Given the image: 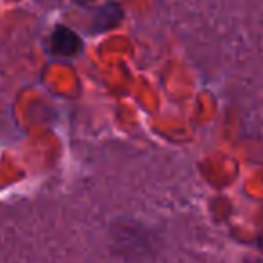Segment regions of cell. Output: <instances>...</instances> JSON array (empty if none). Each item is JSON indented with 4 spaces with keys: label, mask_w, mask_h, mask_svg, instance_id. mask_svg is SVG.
<instances>
[{
    "label": "cell",
    "mask_w": 263,
    "mask_h": 263,
    "mask_svg": "<svg viewBox=\"0 0 263 263\" xmlns=\"http://www.w3.org/2000/svg\"><path fill=\"white\" fill-rule=\"evenodd\" d=\"M50 54L61 59H73L84 50V42L68 25L58 24L49 36Z\"/></svg>",
    "instance_id": "obj_1"
},
{
    "label": "cell",
    "mask_w": 263,
    "mask_h": 263,
    "mask_svg": "<svg viewBox=\"0 0 263 263\" xmlns=\"http://www.w3.org/2000/svg\"><path fill=\"white\" fill-rule=\"evenodd\" d=\"M124 20V9L118 2H106L91 11L90 34H102L111 29L118 27Z\"/></svg>",
    "instance_id": "obj_2"
},
{
    "label": "cell",
    "mask_w": 263,
    "mask_h": 263,
    "mask_svg": "<svg viewBox=\"0 0 263 263\" xmlns=\"http://www.w3.org/2000/svg\"><path fill=\"white\" fill-rule=\"evenodd\" d=\"M73 2H76L77 6H81V7H88L91 4V0H73Z\"/></svg>",
    "instance_id": "obj_3"
},
{
    "label": "cell",
    "mask_w": 263,
    "mask_h": 263,
    "mask_svg": "<svg viewBox=\"0 0 263 263\" xmlns=\"http://www.w3.org/2000/svg\"><path fill=\"white\" fill-rule=\"evenodd\" d=\"M258 249L263 253V231L260 233V236H258Z\"/></svg>",
    "instance_id": "obj_4"
}]
</instances>
